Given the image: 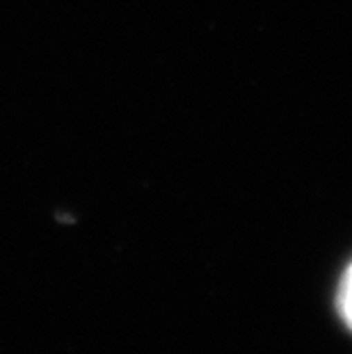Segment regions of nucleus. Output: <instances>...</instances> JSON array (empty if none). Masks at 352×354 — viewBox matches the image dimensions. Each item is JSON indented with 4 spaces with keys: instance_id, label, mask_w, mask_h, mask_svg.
Masks as SVG:
<instances>
[{
    "instance_id": "nucleus-1",
    "label": "nucleus",
    "mask_w": 352,
    "mask_h": 354,
    "mask_svg": "<svg viewBox=\"0 0 352 354\" xmlns=\"http://www.w3.org/2000/svg\"><path fill=\"white\" fill-rule=\"evenodd\" d=\"M336 308H339L341 320L346 322V327L352 331V263L341 277L339 292H336Z\"/></svg>"
}]
</instances>
